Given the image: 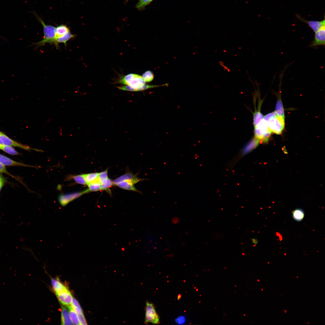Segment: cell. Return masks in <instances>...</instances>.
Returning a JSON list of instances; mask_svg holds the SVG:
<instances>
[{
  "label": "cell",
  "instance_id": "36",
  "mask_svg": "<svg viewBox=\"0 0 325 325\" xmlns=\"http://www.w3.org/2000/svg\"><path fill=\"white\" fill-rule=\"evenodd\" d=\"M212 238L214 240H218L219 239L218 232H214L212 235Z\"/></svg>",
  "mask_w": 325,
  "mask_h": 325
},
{
  "label": "cell",
  "instance_id": "34",
  "mask_svg": "<svg viewBox=\"0 0 325 325\" xmlns=\"http://www.w3.org/2000/svg\"><path fill=\"white\" fill-rule=\"evenodd\" d=\"M80 325L86 324V322L83 314H78Z\"/></svg>",
  "mask_w": 325,
  "mask_h": 325
},
{
  "label": "cell",
  "instance_id": "13",
  "mask_svg": "<svg viewBox=\"0 0 325 325\" xmlns=\"http://www.w3.org/2000/svg\"><path fill=\"white\" fill-rule=\"evenodd\" d=\"M61 311V324L74 325L70 319L68 308L63 305Z\"/></svg>",
  "mask_w": 325,
  "mask_h": 325
},
{
  "label": "cell",
  "instance_id": "21",
  "mask_svg": "<svg viewBox=\"0 0 325 325\" xmlns=\"http://www.w3.org/2000/svg\"><path fill=\"white\" fill-rule=\"evenodd\" d=\"M275 111L277 116L284 119V110L281 98L277 100Z\"/></svg>",
  "mask_w": 325,
  "mask_h": 325
},
{
  "label": "cell",
  "instance_id": "22",
  "mask_svg": "<svg viewBox=\"0 0 325 325\" xmlns=\"http://www.w3.org/2000/svg\"><path fill=\"white\" fill-rule=\"evenodd\" d=\"M68 307L70 316L73 324L80 325L77 314L71 306H68Z\"/></svg>",
  "mask_w": 325,
  "mask_h": 325
},
{
  "label": "cell",
  "instance_id": "3",
  "mask_svg": "<svg viewBox=\"0 0 325 325\" xmlns=\"http://www.w3.org/2000/svg\"><path fill=\"white\" fill-rule=\"evenodd\" d=\"M271 133L268 128L267 122L263 119L254 127V137L259 140L260 143L267 142Z\"/></svg>",
  "mask_w": 325,
  "mask_h": 325
},
{
  "label": "cell",
  "instance_id": "37",
  "mask_svg": "<svg viewBox=\"0 0 325 325\" xmlns=\"http://www.w3.org/2000/svg\"><path fill=\"white\" fill-rule=\"evenodd\" d=\"M243 241L242 240L240 241V245L242 247H245L246 246L247 244V240H246L245 239H243Z\"/></svg>",
  "mask_w": 325,
  "mask_h": 325
},
{
  "label": "cell",
  "instance_id": "26",
  "mask_svg": "<svg viewBox=\"0 0 325 325\" xmlns=\"http://www.w3.org/2000/svg\"><path fill=\"white\" fill-rule=\"evenodd\" d=\"M71 306L77 314H83L81 308L77 300L73 298Z\"/></svg>",
  "mask_w": 325,
  "mask_h": 325
},
{
  "label": "cell",
  "instance_id": "31",
  "mask_svg": "<svg viewBox=\"0 0 325 325\" xmlns=\"http://www.w3.org/2000/svg\"><path fill=\"white\" fill-rule=\"evenodd\" d=\"M113 185V181L108 178L106 182L102 185L101 190H109L110 188Z\"/></svg>",
  "mask_w": 325,
  "mask_h": 325
},
{
  "label": "cell",
  "instance_id": "15",
  "mask_svg": "<svg viewBox=\"0 0 325 325\" xmlns=\"http://www.w3.org/2000/svg\"><path fill=\"white\" fill-rule=\"evenodd\" d=\"M51 283L53 289L55 292V293L61 292L67 288V287L58 279H52L51 280Z\"/></svg>",
  "mask_w": 325,
  "mask_h": 325
},
{
  "label": "cell",
  "instance_id": "23",
  "mask_svg": "<svg viewBox=\"0 0 325 325\" xmlns=\"http://www.w3.org/2000/svg\"><path fill=\"white\" fill-rule=\"evenodd\" d=\"M88 189L89 192L92 191H97L101 190L102 184L98 181V179L96 181L88 185Z\"/></svg>",
  "mask_w": 325,
  "mask_h": 325
},
{
  "label": "cell",
  "instance_id": "9",
  "mask_svg": "<svg viewBox=\"0 0 325 325\" xmlns=\"http://www.w3.org/2000/svg\"><path fill=\"white\" fill-rule=\"evenodd\" d=\"M0 144L17 147L28 150L31 149L28 146L23 145L11 139L2 132L0 133Z\"/></svg>",
  "mask_w": 325,
  "mask_h": 325
},
{
  "label": "cell",
  "instance_id": "10",
  "mask_svg": "<svg viewBox=\"0 0 325 325\" xmlns=\"http://www.w3.org/2000/svg\"><path fill=\"white\" fill-rule=\"evenodd\" d=\"M56 294L58 300L63 305L67 306L71 305L73 297L67 288Z\"/></svg>",
  "mask_w": 325,
  "mask_h": 325
},
{
  "label": "cell",
  "instance_id": "12",
  "mask_svg": "<svg viewBox=\"0 0 325 325\" xmlns=\"http://www.w3.org/2000/svg\"><path fill=\"white\" fill-rule=\"evenodd\" d=\"M0 162L5 166L30 167L32 166L15 161L0 154Z\"/></svg>",
  "mask_w": 325,
  "mask_h": 325
},
{
  "label": "cell",
  "instance_id": "30",
  "mask_svg": "<svg viewBox=\"0 0 325 325\" xmlns=\"http://www.w3.org/2000/svg\"><path fill=\"white\" fill-rule=\"evenodd\" d=\"M153 0H140L136 5V7L138 10H141L144 9V7L150 3Z\"/></svg>",
  "mask_w": 325,
  "mask_h": 325
},
{
  "label": "cell",
  "instance_id": "8",
  "mask_svg": "<svg viewBox=\"0 0 325 325\" xmlns=\"http://www.w3.org/2000/svg\"><path fill=\"white\" fill-rule=\"evenodd\" d=\"M147 179L138 178L137 175L130 172H127L123 175L115 179L113 181V185L124 181H129L134 184L139 181H144Z\"/></svg>",
  "mask_w": 325,
  "mask_h": 325
},
{
  "label": "cell",
  "instance_id": "14",
  "mask_svg": "<svg viewBox=\"0 0 325 325\" xmlns=\"http://www.w3.org/2000/svg\"><path fill=\"white\" fill-rule=\"evenodd\" d=\"M260 143L259 140L254 137L244 147L242 150V153L246 154L255 149Z\"/></svg>",
  "mask_w": 325,
  "mask_h": 325
},
{
  "label": "cell",
  "instance_id": "16",
  "mask_svg": "<svg viewBox=\"0 0 325 325\" xmlns=\"http://www.w3.org/2000/svg\"><path fill=\"white\" fill-rule=\"evenodd\" d=\"M116 186L125 190L140 192L138 190L132 183L127 181H124L119 183Z\"/></svg>",
  "mask_w": 325,
  "mask_h": 325
},
{
  "label": "cell",
  "instance_id": "28",
  "mask_svg": "<svg viewBox=\"0 0 325 325\" xmlns=\"http://www.w3.org/2000/svg\"><path fill=\"white\" fill-rule=\"evenodd\" d=\"M108 169L101 172L99 173L98 180L102 185L105 184L108 178Z\"/></svg>",
  "mask_w": 325,
  "mask_h": 325
},
{
  "label": "cell",
  "instance_id": "25",
  "mask_svg": "<svg viewBox=\"0 0 325 325\" xmlns=\"http://www.w3.org/2000/svg\"><path fill=\"white\" fill-rule=\"evenodd\" d=\"M0 149L10 155H16L19 154V153L11 146L0 144Z\"/></svg>",
  "mask_w": 325,
  "mask_h": 325
},
{
  "label": "cell",
  "instance_id": "38",
  "mask_svg": "<svg viewBox=\"0 0 325 325\" xmlns=\"http://www.w3.org/2000/svg\"><path fill=\"white\" fill-rule=\"evenodd\" d=\"M250 240L252 243L254 245H256L258 243L257 240L255 238H251Z\"/></svg>",
  "mask_w": 325,
  "mask_h": 325
},
{
  "label": "cell",
  "instance_id": "27",
  "mask_svg": "<svg viewBox=\"0 0 325 325\" xmlns=\"http://www.w3.org/2000/svg\"><path fill=\"white\" fill-rule=\"evenodd\" d=\"M70 178H72L76 183L81 184L87 185L85 181L84 174L70 176Z\"/></svg>",
  "mask_w": 325,
  "mask_h": 325
},
{
  "label": "cell",
  "instance_id": "5",
  "mask_svg": "<svg viewBox=\"0 0 325 325\" xmlns=\"http://www.w3.org/2000/svg\"><path fill=\"white\" fill-rule=\"evenodd\" d=\"M266 122L269 130L272 133L277 135L281 134L284 128V119L277 116Z\"/></svg>",
  "mask_w": 325,
  "mask_h": 325
},
{
  "label": "cell",
  "instance_id": "33",
  "mask_svg": "<svg viewBox=\"0 0 325 325\" xmlns=\"http://www.w3.org/2000/svg\"><path fill=\"white\" fill-rule=\"evenodd\" d=\"M0 173H5L13 177L7 170L5 166L0 162Z\"/></svg>",
  "mask_w": 325,
  "mask_h": 325
},
{
  "label": "cell",
  "instance_id": "7",
  "mask_svg": "<svg viewBox=\"0 0 325 325\" xmlns=\"http://www.w3.org/2000/svg\"><path fill=\"white\" fill-rule=\"evenodd\" d=\"M325 25L315 32L313 40L309 47L316 48L320 45H325Z\"/></svg>",
  "mask_w": 325,
  "mask_h": 325
},
{
  "label": "cell",
  "instance_id": "35",
  "mask_svg": "<svg viewBox=\"0 0 325 325\" xmlns=\"http://www.w3.org/2000/svg\"><path fill=\"white\" fill-rule=\"evenodd\" d=\"M6 182L5 178L1 173H0V192Z\"/></svg>",
  "mask_w": 325,
  "mask_h": 325
},
{
  "label": "cell",
  "instance_id": "24",
  "mask_svg": "<svg viewBox=\"0 0 325 325\" xmlns=\"http://www.w3.org/2000/svg\"><path fill=\"white\" fill-rule=\"evenodd\" d=\"M99 174V173L95 172L84 174L87 185L97 180Z\"/></svg>",
  "mask_w": 325,
  "mask_h": 325
},
{
  "label": "cell",
  "instance_id": "32",
  "mask_svg": "<svg viewBox=\"0 0 325 325\" xmlns=\"http://www.w3.org/2000/svg\"><path fill=\"white\" fill-rule=\"evenodd\" d=\"M277 116V115L275 111L269 113L265 116H264L263 119L267 122L271 119L274 118Z\"/></svg>",
  "mask_w": 325,
  "mask_h": 325
},
{
  "label": "cell",
  "instance_id": "11",
  "mask_svg": "<svg viewBox=\"0 0 325 325\" xmlns=\"http://www.w3.org/2000/svg\"><path fill=\"white\" fill-rule=\"evenodd\" d=\"M296 16L298 20L308 24L314 31L315 32L320 29L323 26L325 25L324 16L323 20L321 21L308 20L302 18L299 14H296Z\"/></svg>",
  "mask_w": 325,
  "mask_h": 325
},
{
  "label": "cell",
  "instance_id": "17",
  "mask_svg": "<svg viewBox=\"0 0 325 325\" xmlns=\"http://www.w3.org/2000/svg\"><path fill=\"white\" fill-rule=\"evenodd\" d=\"M258 109L257 110H255L253 114V124L254 127L256 126L263 119L264 116L260 112V102L259 103Z\"/></svg>",
  "mask_w": 325,
  "mask_h": 325
},
{
  "label": "cell",
  "instance_id": "1",
  "mask_svg": "<svg viewBox=\"0 0 325 325\" xmlns=\"http://www.w3.org/2000/svg\"><path fill=\"white\" fill-rule=\"evenodd\" d=\"M119 82L126 85L118 87L119 89L129 91H138L156 87V85L145 84L142 76L138 74L130 73L122 77Z\"/></svg>",
  "mask_w": 325,
  "mask_h": 325
},
{
  "label": "cell",
  "instance_id": "39",
  "mask_svg": "<svg viewBox=\"0 0 325 325\" xmlns=\"http://www.w3.org/2000/svg\"><path fill=\"white\" fill-rule=\"evenodd\" d=\"M2 133V132H0V133Z\"/></svg>",
  "mask_w": 325,
  "mask_h": 325
},
{
  "label": "cell",
  "instance_id": "4",
  "mask_svg": "<svg viewBox=\"0 0 325 325\" xmlns=\"http://www.w3.org/2000/svg\"><path fill=\"white\" fill-rule=\"evenodd\" d=\"M144 323H149L154 324H158L160 323L159 317L157 313L153 304L147 301L145 308Z\"/></svg>",
  "mask_w": 325,
  "mask_h": 325
},
{
  "label": "cell",
  "instance_id": "20",
  "mask_svg": "<svg viewBox=\"0 0 325 325\" xmlns=\"http://www.w3.org/2000/svg\"><path fill=\"white\" fill-rule=\"evenodd\" d=\"M76 35L72 34L70 31L67 32L62 36L56 39V42L57 44L59 43H63L65 46L67 45V42L75 37Z\"/></svg>",
  "mask_w": 325,
  "mask_h": 325
},
{
  "label": "cell",
  "instance_id": "6",
  "mask_svg": "<svg viewBox=\"0 0 325 325\" xmlns=\"http://www.w3.org/2000/svg\"><path fill=\"white\" fill-rule=\"evenodd\" d=\"M88 192H89L87 189L82 191L62 193L59 196L58 201L61 206L63 207L83 194Z\"/></svg>",
  "mask_w": 325,
  "mask_h": 325
},
{
  "label": "cell",
  "instance_id": "19",
  "mask_svg": "<svg viewBox=\"0 0 325 325\" xmlns=\"http://www.w3.org/2000/svg\"><path fill=\"white\" fill-rule=\"evenodd\" d=\"M292 213L293 219L297 222L301 221L305 217L304 211L301 208L295 209L292 212Z\"/></svg>",
  "mask_w": 325,
  "mask_h": 325
},
{
  "label": "cell",
  "instance_id": "18",
  "mask_svg": "<svg viewBox=\"0 0 325 325\" xmlns=\"http://www.w3.org/2000/svg\"><path fill=\"white\" fill-rule=\"evenodd\" d=\"M70 31L69 28L66 25L61 24L57 26L55 29L56 39L62 36Z\"/></svg>",
  "mask_w": 325,
  "mask_h": 325
},
{
  "label": "cell",
  "instance_id": "29",
  "mask_svg": "<svg viewBox=\"0 0 325 325\" xmlns=\"http://www.w3.org/2000/svg\"><path fill=\"white\" fill-rule=\"evenodd\" d=\"M142 77L145 82H149L153 80L154 78V75L151 71L147 70L143 73Z\"/></svg>",
  "mask_w": 325,
  "mask_h": 325
},
{
  "label": "cell",
  "instance_id": "2",
  "mask_svg": "<svg viewBox=\"0 0 325 325\" xmlns=\"http://www.w3.org/2000/svg\"><path fill=\"white\" fill-rule=\"evenodd\" d=\"M38 20L41 23L43 27L44 36L42 40L36 43H33L38 47L42 46L46 43L54 44L57 48L58 49L59 45L56 41L55 29V27L51 25H46L44 21L37 14H35Z\"/></svg>",
  "mask_w": 325,
  "mask_h": 325
}]
</instances>
